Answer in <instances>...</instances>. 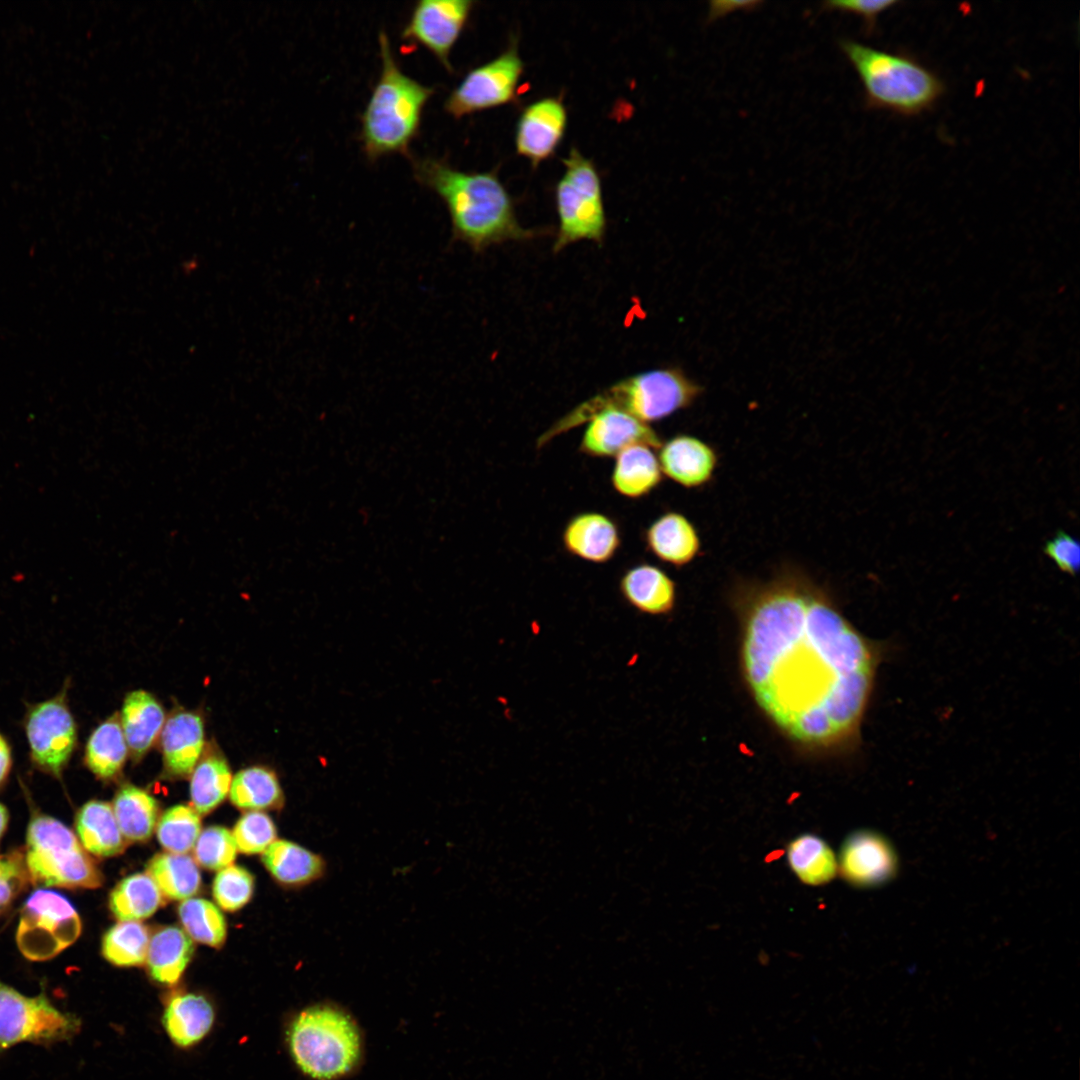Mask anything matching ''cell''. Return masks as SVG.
<instances>
[{"instance_id":"obj_1","label":"cell","mask_w":1080,"mask_h":1080,"mask_svg":"<svg viewBox=\"0 0 1080 1080\" xmlns=\"http://www.w3.org/2000/svg\"><path fill=\"white\" fill-rule=\"evenodd\" d=\"M733 601L743 677L762 713L804 749L856 748L887 644L864 636L796 567L740 584Z\"/></svg>"},{"instance_id":"obj_2","label":"cell","mask_w":1080,"mask_h":1080,"mask_svg":"<svg viewBox=\"0 0 1080 1080\" xmlns=\"http://www.w3.org/2000/svg\"><path fill=\"white\" fill-rule=\"evenodd\" d=\"M417 182L445 204L457 240L475 251L535 237L517 220L512 199L495 171L467 172L447 160L409 156Z\"/></svg>"},{"instance_id":"obj_3","label":"cell","mask_w":1080,"mask_h":1080,"mask_svg":"<svg viewBox=\"0 0 1080 1080\" xmlns=\"http://www.w3.org/2000/svg\"><path fill=\"white\" fill-rule=\"evenodd\" d=\"M381 71L361 114L360 140L369 161L390 154L409 158L424 108L435 88L410 77L399 67L384 30L378 35Z\"/></svg>"},{"instance_id":"obj_4","label":"cell","mask_w":1080,"mask_h":1080,"mask_svg":"<svg viewBox=\"0 0 1080 1080\" xmlns=\"http://www.w3.org/2000/svg\"><path fill=\"white\" fill-rule=\"evenodd\" d=\"M839 46L857 72L868 109L911 117L930 110L946 91L942 78L906 53L843 39Z\"/></svg>"},{"instance_id":"obj_5","label":"cell","mask_w":1080,"mask_h":1080,"mask_svg":"<svg viewBox=\"0 0 1080 1080\" xmlns=\"http://www.w3.org/2000/svg\"><path fill=\"white\" fill-rule=\"evenodd\" d=\"M702 388L681 370L655 369L623 379L582 402L554 422L536 440L539 450L555 437L586 424L594 415L612 409L645 423L664 419L689 407Z\"/></svg>"},{"instance_id":"obj_6","label":"cell","mask_w":1080,"mask_h":1080,"mask_svg":"<svg viewBox=\"0 0 1080 1080\" xmlns=\"http://www.w3.org/2000/svg\"><path fill=\"white\" fill-rule=\"evenodd\" d=\"M287 1041L298 1068L315 1080H333L358 1062L361 1041L352 1019L342 1010L316 1005L291 1022Z\"/></svg>"},{"instance_id":"obj_7","label":"cell","mask_w":1080,"mask_h":1080,"mask_svg":"<svg viewBox=\"0 0 1080 1080\" xmlns=\"http://www.w3.org/2000/svg\"><path fill=\"white\" fill-rule=\"evenodd\" d=\"M24 859L30 882L43 887L94 889L103 875L77 835L58 819L33 813Z\"/></svg>"},{"instance_id":"obj_8","label":"cell","mask_w":1080,"mask_h":1080,"mask_svg":"<svg viewBox=\"0 0 1080 1080\" xmlns=\"http://www.w3.org/2000/svg\"><path fill=\"white\" fill-rule=\"evenodd\" d=\"M564 173L556 185L559 230L554 252L580 240L601 244L606 217L599 173L594 163L577 148L563 159Z\"/></svg>"},{"instance_id":"obj_9","label":"cell","mask_w":1080,"mask_h":1080,"mask_svg":"<svg viewBox=\"0 0 1080 1080\" xmlns=\"http://www.w3.org/2000/svg\"><path fill=\"white\" fill-rule=\"evenodd\" d=\"M81 930L80 916L66 897L52 890L38 889L22 906L16 943L26 959L46 961L71 946Z\"/></svg>"},{"instance_id":"obj_10","label":"cell","mask_w":1080,"mask_h":1080,"mask_svg":"<svg viewBox=\"0 0 1080 1080\" xmlns=\"http://www.w3.org/2000/svg\"><path fill=\"white\" fill-rule=\"evenodd\" d=\"M78 1017L60 1011L45 993L23 995L0 980V1052L21 1042L52 1044L80 1029Z\"/></svg>"},{"instance_id":"obj_11","label":"cell","mask_w":1080,"mask_h":1080,"mask_svg":"<svg viewBox=\"0 0 1080 1080\" xmlns=\"http://www.w3.org/2000/svg\"><path fill=\"white\" fill-rule=\"evenodd\" d=\"M29 760L38 771L61 778L77 747L78 729L67 686L27 707L23 720Z\"/></svg>"},{"instance_id":"obj_12","label":"cell","mask_w":1080,"mask_h":1080,"mask_svg":"<svg viewBox=\"0 0 1080 1080\" xmlns=\"http://www.w3.org/2000/svg\"><path fill=\"white\" fill-rule=\"evenodd\" d=\"M524 71L517 45L494 59L469 70L444 101V110L455 119L513 102Z\"/></svg>"},{"instance_id":"obj_13","label":"cell","mask_w":1080,"mask_h":1080,"mask_svg":"<svg viewBox=\"0 0 1080 1080\" xmlns=\"http://www.w3.org/2000/svg\"><path fill=\"white\" fill-rule=\"evenodd\" d=\"M474 4L471 0H420L413 6L401 38L426 48L451 73V51Z\"/></svg>"},{"instance_id":"obj_14","label":"cell","mask_w":1080,"mask_h":1080,"mask_svg":"<svg viewBox=\"0 0 1080 1080\" xmlns=\"http://www.w3.org/2000/svg\"><path fill=\"white\" fill-rule=\"evenodd\" d=\"M893 844L881 833L860 829L843 841L837 862L841 877L856 888H874L893 880L899 871Z\"/></svg>"},{"instance_id":"obj_15","label":"cell","mask_w":1080,"mask_h":1080,"mask_svg":"<svg viewBox=\"0 0 1080 1080\" xmlns=\"http://www.w3.org/2000/svg\"><path fill=\"white\" fill-rule=\"evenodd\" d=\"M566 126L567 110L560 98L545 97L534 101L524 108L517 121V153L537 167L555 153Z\"/></svg>"},{"instance_id":"obj_16","label":"cell","mask_w":1080,"mask_h":1080,"mask_svg":"<svg viewBox=\"0 0 1080 1080\" xmlns=\"http://www.w3.org/2000/svg\"><path fill=\"white\" fill-rule=\"evenodd\" d=\"M662 439L648 424L619 410H604L594 415L582 435L579 451L590 457H615L632 445L659 449Z\"/></svg>"},{"instance_id":"obj_17","label":"cell","mask_w":1080,"mask_h":1080,"mask_svg":"<svg viewBox=\"0 0 1080 1080\" xmlns=\"http://www.w3.org/2000/svg\"><path fill=\"white\" fill-rule=\"evenodd\" d=\"M658 461L662 474L684 488L694 489L711 481L718 455L705 441L679 434L662 443Z\"/></svg>"},{"instance_id":"obj_18","label":"cell","mask_w":1080,"mask_h":1080,"mask_svg":"<svg viewBox=\"0 0 1080 1080\" xmlns=\"http://www.w3.org/2000/svg\"><path fill=\"white\" fill-rule=\"evenodd\" d=\"M204 722L200 714L177 710L167 719L160 734L164 770L169 777L191 775L204 752Z\"/></svg>"},{"instance_id":"obj_19","label":"cell","mask_w":1080,"mask_h":1080,"mask_svg":"<svg viewBox=\"0 0 1080 1080\" xmlns=\"http://www.w3.org/2000/svg\"><path fill=\"white\" fill-rule=\"evenodd\" d=\"M565 550L582 560L606 563L621 545L620 531L613 519L599 512H583L569 519L562 532Z\"/></svg>"},{"instance_id":"obj_20","label":"cell","mask_w":1080,"mask_h":1080,"mask_svg":"<svg viewBox=\"0 0 1080 1080\" xmlns=\"http://www.w3.org/2000/svg\"><path fill=\"white\" fill-rule=\"evenodd\" d=\"M619 590L623 599L641 614L664 616L675 608L676 584L655 565L639 564L626 570L619 581Z\"/></svg>"},{"instance_id":"obj_21","label":"cell","mask_w":1080,"mask_h":1080,"mask_svg":"<svg viewBox=\"0 0 1080 1080\" xmlns=\"http://www.w3.org/2000/svg\"><path fill=\"white\" fill-rule=\"evenodd\" d=\"M647 549L662 562L675 567L690 564L700 553L701 540L692 522L670 511L659 516L644 534Z\"/></svg>"},{"instance_id":"obj_22","label":"cell","mask_w":1080,"mask_h":1080,"mask_svg":"<svg viewBox=\"0 0 1080 1080\" xmlns=\"http://www.w3.org/2000/svg\"><path fill=\"white\" fill-rule=\"evenodd\" d=\"M119 720L129 754L138 761L160 737L166 717L163 706L152 694L135 690L126 695Z\"/></svg>"},{"instance_id":"obj_23","label":"cell","mask_w":1080,"mask_h":1080,"mask_svg":"<svg viewBox=\"0 0 1080 1080\" xmlns=\"http://www.w3.org/2000/svg\"><path fill=\"white\" fill-rule=\"evenodd\" d=\"M263 864L281 885L300 888L322 879L325 859L306 847L285 839L275 840L262 856Z\"/></svg>"},{"instance_id":"obj_24","label":"cell","mask_w":1080,"mask_h":1080,"mask_svg":"<svg viewBox=\"0 0 1080 1080\" xmlns=\"http://www.w3.org/2000/svg\"><path fill=\"white\" fill-rule=\"evenodd\" d=\"M77 837L83 848L96 857L121 854L126 847L112 805L93 799L83 804L75 817Z\"/></svg>"},{"instance_id":"obj_25","label":"cell","mask_w":1080,"mask_h":1080,"mask_svg":"<svg viewBox=\"0 0 1080 1080\" xmlns=\"http://www.w3.org/2000/svg\"><path fill=\"white\" fill-rule=\"evenodd\" d=\"M661 481L662 471L653 448L632 445L615 456L611 483L620 495L631 499L644 497Z\"/></svg>"},{"instance_id":"obj_26","label":"cell","mask_w":1080,"mask_h":1080,"mask_svg":"<svg viewBox=\"0 0 1080 1080\" xmlns=\"http://www.w3.org/2000/svg\"><path fill=\"white\" fill-rule=\"evenodd\" d=\"M211 1003L202 995L174 996L165 1008L162 1023L169 1038L179 1047H190L203 1039L214 1023Z\"/></svg>"},{"instance_id":"obj_27","label":"cell","mask_w":1080,"mask_h":1080,"mask_svg":"<svg viewBox=\"0 0 1080 1080\" xmlns=\"http://www.w3.org/2000/svg\"><path fill=\"white\" fill-rule=\"evenodd\" d=\"M128 754L119 716L113 714L91 732L84 747L83 763L96 778L111 781L122 772Z\"/></svg>"},{"instance_id":"obj_28","label":"cell","mask_w":1080,"mask_h":1080,"mask_svg":"<svg viewBox=\"0 0 1080 1080\" xmlns=\"http://www.w3.org/2000/svg\"><path fill=\"white\" fill-rule=\"evenodd\" d=\"M194 953V944L185 931L176 926L158 929L150 938L146 963L152 978L173 985L182 976Z\"/></svg>"},{"instance_id":"obj_29","label":"cell","mask_w":1080,"mask_h":1080,"mask_svg":"<svg viewBox=\"0 0 1080 1080\" xmlns=\"http://www.w3.org/2000/svg\"><path fill=\"white\" fill-rule=\"evenodd\" d=\"M788 864L803 883L819 886L830 882L838 871L833 850L821 837L803 833L787 845Z\"/></svg>"},{"instance_id":"obj_30","label":"cell","mask_w":1080,"mask_h":1080,"mask_svg":"<svg viewBox=\"0 0 1080 1080\" xmlns=\"http://www.w3.org/2000/svg\"><path fill=\"white\" fill-rule=\"evenodd\" d=\"M113 812L124 838L131 842L147 841L157 826L159 805L144 789L131 784L116 792Z\"/></svg>"},{"instance_id":"obj_31","label":"cell","mask_w":1080,"mask_h":1080,"mask_svg":"<svg viewBox=\"0 0 1080 1080\" xmlns=\"http://www.w3.org/2000/svg\"><path fill=\"white\" fill-rule=\"evenodd\" d=\"M190 776L191 803L199 815L210 813L223 802L233 778L225 757L211 750L203 752Z\"/></svg>"},{"instance_id":"obj_32","label":"cell","mask_w":1080,"mask_h":1080,"mask_svg":"<svg viewBox=\"0 0 1080 1080\" xmlns=\"http://www.w3.org/2000/svg\"><path fill=\"white\" fill-rule=\"evenodd\" d=\"M229 797L234 806L250 811L278 810L284 804V793L276 773L264 766L240 770L232 778Z\"/></svg>"},{"instance_id":"obj_33","label":"cell","mask_w":1080,"mask_h":1080,"mask_svg":"<svg viewBox=\"0 0 1080 1080\" xmlns=\"http://www.w3.org/2000/svg\"><path fill=\"white\" fill-rule=\"evenodd\" d=\"M147 874L162 895L171 900H186L198 893L201 874L196 861L186 854L159 853L147 864Z\"/></svg>"},{"instance_id":"obj_34","label":"cell","mask_w":1080,"mask_h":1080,"mask_svg":"<svg viewBox=\"0 0 1080 1080\" xmlns=\"http://www.w3.org/2000/svg\"><path fill=\"white\" fill-rule=\"evenodd\" d=\"M163 903V895L147 873L122 879L111 891L109 907L120 921H139L153 915Z\"/></svg>"},{"instance_id":"obj_35","label":"cell","mask_w":1080,"mask_h":1080,"mask_svg":"<svg viewBox=\"0 0 1080 1080\" xmlns=\"http://www.w3.org/2000/svg\"><path fill=\"white\" fill-rule=\"evenodd\" d=\"M149 930L139 921H120L103 936L102 955L119 967L142 965L146 961Z\"/></svg>"},{"instance_id":"obj_36","label":"cell","mask_w":1080,"mask_h":1080,"mask_svg":"<svg viewBox=\"0 0 1080 1080\" xmlns=\"http://www.w3.org/2000/svg\"><path fill=\"white\" fill-rule=\"evenodd\" d=\"M178 915L191 939L214 948L223 945L227 934L226 920L212 902L188 898L180 903Z\"/></svg>"},{"instance_id":"obj_37","label":"cell","mask_w":1080,"mask_h":1080,"mask_svg":"<svg viewBox=\"0 0 1080 1080\" xmlns=\"http://www.w3.org/2000/svg\"><path fill=\"white\" fill-rule=\"evenodd\" d=\"M161 846L170 853L186 854L201 833V820L194 808L175 805L167 809L156 826Z\"/></svg>"},{"instance_id":"obj_38","label":"cell","mask_w":1080,"mask_h":1080,"mask_svg":"<svg viewBox=\"0 0 1080 1080\" xmlns=\"http://www.w3.org/2000/svg\"><path fill=\"white\" fill-rule=\"evenodd\" d=\"M193 849L196 863L209 870L232 865L237 855L232 833L222 826H210L201 831Z\"/></svg>"},{"instance_id":"obj_39","label":"cell","mask_w":1080,"mask_h":1080,"mask_svg":"<svg viewBox=\"0 0 1080 1080\" xmlns=\"http://www.w3.org/2000/svg\"><path fill=\"white\" fill-rule=\"evenodd\" d=\"M254 890L252 874L241 866L230 865L216 875L212 892L216 903L225 911L234 912L250 900Z\"/></svg>"},{"instance_id":"obj_40","label":"cell","mask_w":1080,"mask_h":1080,"mask_svg":"<svg viewBox=\"0 0 1080 1080\" xmlns=\"http://www.w3.org/2000/svg\"><path fill=\"white\" fill-rule=\"evenodd\" d=\"M232 835L237 850L256 854L264 852L276 840L277 829L266 813L250 811L237 821Z\"/></svg>"},{"instance_id":"obj_41","label":"cell","mask_w":1080,"mask_h":1080,"mask_svg":"<svg viewBox=\"0 0 1080 1080\" xmlns=\"http://www.w3.org/2000/svg\"><path fill=\"white\" fill-rule=\"evenodd\" d=\"M30 882L24 851L0 854V917L11 907Z\"/></svg>"},{"instance_id":"obj_42","label":"cell","mask_w":1080,"mask_h":1080,"mask_svg":"<svg viewBox=\"0 0 1080 1080\" xmlns=\"http://www.w3.org/2000/svg\"><path fill=\"white\" fill-rule=\"evenodd\" d=\"M1044 554L1056 567L1068 575H1075L1080 565V545L1076 538L1065 531H1058L1043 548Z\"/></svg>"},{"instance_id":"obj_43","label":"cell","mask_w":1080,"mask_h":1080,"mask_svg":"<svg viewBox=\"0 0 1080 1080\" xmlns=\"http://www.w3.org/2000/svg\"><path fill=\"white\" fill-rule=\"evenodd\" d=\"M897 3L898 1L894 0L827 1L823 3L822 8L860 16L864 21L865 31L871 33L876 26L877 17Z\"/></svg>"},{"instance_id":"obj_44","label":"cell","mask_w":1080,"mask_h":1080,"mask_svg":"<svg viewBox=\"0 0 1080 1080\" xmlns=\"http://www.w3.org/2000/svg\"><path fill=\"white\" fill-rule=\"evenodd\" d=\"M13 766L11 745L0 731V790L6 785Z\"/></svg>"},{"instance_id":"obj_45","label":"cell","mask_w":1080,"mask_h":1080,"mask_svg":"<svg viewBox=\"0 0 1080 1080\" xmlns=\"http://www.w3.org/2000/svg\"><path fill=\"white\" fill-rule=\"evenodd\" d=\"M9 822V812L7 807L0 802V841L6 832Z\"/></svg>"}]
</instances>
